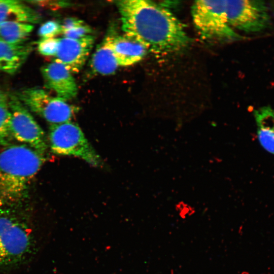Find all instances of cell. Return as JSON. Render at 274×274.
<instances>
[{
	"mask_svg": "<svg viewBox=\"0 0 274 274\" xmlns=\"http://www.w3.org/2000/svg\"><path fill=\"white\" fill-rule=\"evenodd\" d=\"M116 35L114 29L109 30L94 52L90 62L93 73L110 75L117 70L119 65L113 50V41Z\"/></svg>",
	"mask_w": 274,
	"mask_h": 274,
	"instance_id": "8fae6325",
	"label": "cell"
},
{
	"mask_svg": "<svg viewBox=\"0 0 274 274\" xmlns=\"http://www.w3.org/2000/svg\"><path fill=\"white\" fill-rule=\"evenodd\" d=\"M191 15L195 27L202 40L224 42L242 39L228 23L225 1H195Z\"/></svg>",
	"mask_w": 274,
	"mask_h": 274,
	"instance_id": "277c9868",
	"label": "cell"
},
{
	"mask_svg": "<svg viewBox=\"0 0 274 274\" xmlns=\"http://www.w3.org/2000/svg\"><path fill=\"white\" fill-rule=\"evenodd\" d=\"M115 4L124 35L156 54L186 49L190 43L183 24L167 8L146 0H120Z\"/></svg>",
	"mask_w": 274,
	"mask_h": 274,
	"instance_id": "6da1fadb",
	"label": "cell"
},
{
	"mask_svg": "<svg viewBox=\"0 0 274 274\" xmlns=\"http://www.w3.org/2000/svg\"><path fill=\"white\" fill-rule=\"evenodd\" d=\"M35 247L32 232L13 209L0 208V268L21 264Z\"/></svg>",
	"mask_w": 274,
	"mask_h": 274,
	"instance_id": "3957f363",
	"label": "cell"
},
{
	"mask_svg": "<svg viewBox=\"0 0 274 274\" xmlns=\"http://www.w3.org/2000/svg\"><path fill=\"white\" fill-rule=\"evenodd\" d=\"M41 20V15L36 11L21 1L0 0V24L18 22L33 24Z\"/></svg>",
	"mask_w": 274,
	"mask_h": 274,
	"instance_id": "5bb4252c",
	"label": "cell"
},
{
	"mask_svg": "<svg viewBox=\"0 0 274 274\" xmlns=\"http://www.w3.org/2000/svg\"><path fill=\"white\" fill-rule=\"evenodd\" d=\"M32 24L18 22L0 24V40L11 44L25 43L33 30Z\"/></svg>",
	"mask_w": 274,
	"mask_h": 274,
	"instance_id": "2e32d148",
	"label": "cell"
},
{
	"mask_svg": "<svg viewBox=\"0 0 274 274\" xmlns=\"http://www.w3.org/2000/svg\"><path fill=\"white\" fill-rule=\"evenodd\" d=\"M92 32V30L90 26L84 23L69 30L64 31L61 34L63 35V37L78 39L91 35Z\"/></svg>",
	"mask_w": 274,
	"mask_h": 274,
	"instance_id": "ffe728a7",
	"label": "cell"
},
{
	"mask_svg": "<svg viewBox=\"0 0 274 274\" xmlns=\"http://www.w3.org/2000/svg\"><path fill=\"white\" fill-rule=\"evenodd\" d=\"M15 95L26 108L50 125L70 121L77 110L66 101L37 87L21 89Z\"/></svg>",
	"mask_w": 274,
	"mask_h": 274,
	"instance_id": "8992f818",
	"label": "cell"
},
{
	"mask_svg": "<svg viewBox=\"0 0 274 274\" xmlns=\"http://www.w3.org/2000/svg\"><path fill=\"white\" fill-rule=\"evenodd\" d=\"M6 96L5 94L0 89V101Z\"/></svg>",
	"mask_w": 274,
	"mask_h": 274,
	"instance_id": "603a6c76",
	"label": "cell"
},
{
	"mask_svg": "<svg viewBox=\"0 0 274 274\" xmlns=\"http://www.w3.org/2000/svg\"><path fill=\"white\" fill-rule=\"evenodd\" d=\"M26 2L40 7L52 9V10L66 7L70 5L69 3L58 1H30Z\"/></svg>",
	"mask_w": 274,
	"mask_h": 274,
	"instance_id": "44dd1931",
	"label": "cell"
},
{
	"mask_svg": "<svg viewBox=\"0 0 274 274\" xmlns=\"http://www.w3.org/2000/svg\"><path fill=\"white\" fill-rule=\"evenodd\" d=\"M227 21L232 28L258 32L266 29L270 16L263 1H225Z\"/></svg>",
	"mask_w": 274,
	"mask_h": 274,
	"instance_id": "ba28073f",
	"label": "cell"
},
{
	"mask_svg": "<svg viewBox=\"0 0 274 274\" xmlns=\"http://www.w3.org/2000/svg\"><path fill=\"white\" fill-rule=\"evenodd\" d=\"M8 105L11 112V131L13 139L45 154L48 145L44 132L15 95L10 96Z\"/></svg>",
	"mask_w": 274,
	"mask_h": 274,
	"instance_id": "52a82bcc",
	"label": "cell"
},
{
	"mask_svg": "<svg viewBox=\"0 0 274 274\" xmlns=\"http://www.w3.org/2000/svg\"><path fill=\"white\" fill-rule=\"evenodd\" d=\"M49 146L58 155L80 158L93 166H101L100 157L85 138L80 127L71 121L50 125Z\"/></svg>",
	"mask_w": 274,
	"mask_h": 274,
	"instance_id": "5b68a950",
	"label": "cell"
},
{
	"mask_svg": "<svg viewBox=\"0 0 274 274\" xmlns=\"http://www.w3.org/2000/svg\"><path fill=\"white\" fill-rule=\"evenodd\" d=\"M258 140L263 148L274 155V110L264 106L254 112Z\"/></svg>",
	"mask_w": 274,
	"mask_h": 274,
	"instance_id": "9a60e30c",
	"label": "cell"
},
{
	"mask_svg": "<svg viewBox=\"0 0 274 274\" xmlns=\"http://www.w3.org/2000/svg\"><path fill=\"white\" fill-rule=\"evenodd\" d=\"M46 88L56 93V96L65 101L75 97L78 87L72 74L62 63L56 61L41 68Z\"/></svg>",
	"mask_w": 274,
	"mask_h": 274,
	"instance_id": "30bf717a",
	"label": "cell"
},
{
	"mask_svg": "<svg viewBox=\"0 0 274 274\" xmlns=\"http://www.w3.org/2000/svg\"><path fill=\"white\" fill-rule=\"evenodd\" d=\"M113 50L119 66H127L140 61L148 52L142 44L125 35H116Z\"/></svg>",
	"mask_w": 274,
	"mask_h": 274,
	"instance_id": "4fadbf2b",
	"label": "cell"
},
{
	"mask_svg": "<svg viewBox=\"0 0 274 274\" xmlns=\"http://www.w3.org/2000/svg\"><path fill=\"white\" fill-rule=\"evenodd\" d=\"M46 160L24 144H10L0 151V208L13 209L26 198L32 180Z\"/></svg>",
	"mask_w": 274,
	"mask_h": 274,
	"instance_id": "7a4b0ae2",
	"label": "cell"
},
{
	"mask_svg": "<svg viewBox=\"0 0 274 274\" xmlns=\"http://www.w3.org/2000/svg\"><path fill=\"white\" fill-rule=\"evenodd\" d=\"M95 41L92 35L74 39L59 38L54 61L63 64L72 73H78L87 60Z\"/></svg>",
	"mask_w": 274,
	"mask_h": 274,
	"instance_id": "9c48e42d",
	"label": "cell"
},
{
	"mask_svg": "<svg viewBox=\"0 0 274 274\" xmlns=\"http://www.w3.org/2000/svg\"><path fill=\"white\" fill-rule=\"evenodd\" d=\"M59 38L41 39L38 43L39 53L45 56H55L57 51Z\"/></svg>",
	"mask_w": 274,
	"mask_h": 274,
	"instance_id": "d6986e66",
	"label": "cell"
},
{
	"mask_svg": "<svg viewBox=\"0 0 274 274\" xmlns=\"http://www.w3.org/2000/svg\"><path fill=\"white\" fill-rule=\"evenodd\" d=\"M61 33V24L55 20H49L45 22L38 30V35L41 39L56 38Z\"/></svg>",
	"mask_w": 274,
	"mask_h": 274,
	"instance_id": "ac0fdd59",
	"label": "cell"
},
{
	"mask_svg": "<svg viewBox=\"0 0 274 274\" xmlns=\"http://www.w3.org/2000/svg\"><path fill=\"white\" fill-rule=\"evenodd\" d=\"M11 117L8 99L6 96L0 101V145L3 146L11 144L13 139L10 127Z\"/></svg>",
	"mask_w": 274,
	"mask_h": 274,
	"instance_id": "e0dca14e",
	"label": "cell"
},
{
	"mask_svg": "<svg viewBox=\"0 0 274 274\" xmlns=\"http://www.w3.org/2000/svg\"><path fill=\"white\" fill-rule=\"evenodd\" d=\"M32 49L30 44H11L0 40V70L9 74L15 73Z\"/></svg>",
	"mask_w": 274,
	"mask_h": 274,
	"instance_id": "7c38bea8",
	"label": "cell"
},
{
	"mask_svg": "<svg viewBox=\"0 0 274 274\" xmlns=\"http://www.w3.org/2000/svg\"><path fill=\"white\" fill-rule=\"evenodd\" d=\"M84 23V21L76 18L65 19L61 24L62 32Z\"/></svg>",
	"mask_w": 274,
	"mask_h": 274,
	"instance_id": "7402d4cb",
	"label": "cell"
}]
</instances>
